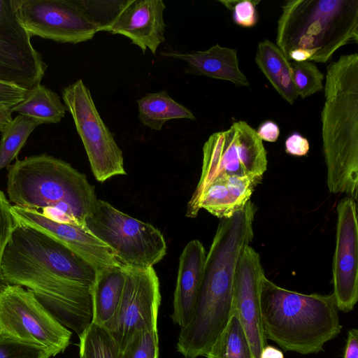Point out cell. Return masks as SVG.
<instances>
[{
  "instance_id": "obj_30",
  "label": "cell",
  "mask_w": 358,
  "mask_h": 358,
  "mask_svg": "<svg viewBox=\"0 0 358 358\" xmlns=\"http://www.w3.org/2000/svg\"><path fill=\"white\" fill-rule=\"evenodd\" d=\"M46 350L6 334H0V358H50Z\"/></svg>"
},
{
  "instance_id": "obj_6",
  "label": "cell",
  "mask_w": 358,
  "mask_h": 358,
  "mask_svg": "<svg viewBox=\"0 0 358 358\" xmlns=\"http://www.w3.org/2000/svg\"><path fill=\"white\" fill-rule=\"evenodd\" d=\"M281 8L275 45L286 59L293 50H313L310 62L326 63L358 43V0H289Z\"/></svg>"
},
{
  "instance_id": "obj_12",
  "label": "cell",
  "mask_w": 358,
  "mask_h": 358,
  "mask_svg": "<svg viewBox=\"0 0 358 358\" xmlns=\"http://www.w3.org/2000/svg\"><path fill=\"white\" fill-rule=\"evenodd\" d=\"M125 281L113 330L121 350L131 336L143 330L157 331L161 303L159 281L153 267L124 266Z\"/></svg>"
},
{
  "instance_id": "obj_14",
  "label": "cell",
  "mask_w": 358,
  "mask_h": 358,
  "mask_svg": "<svg viewBox=\"0 0 358 358\" xmlns=\"http://www.w3.org/2000/svg\"><path fill=\"white\" fill-rule=\"evenodd\" d=\"M333 294L338 310L352 311L358 300L357 206L348 197L337 206L336 243L332 264Z\"/></svg>"
},
{
  "instance_id": "obj_35",
  "label": "cell",
  "mask_w": 358,
  "mask_h": 358,
  "mask_svg": "<svg viewBox=\"0 0 358 358\" xmlns=\"http://www.w3.org/2000/svg\"><path fill=\"white\" fill-rule=\"evenodd\" d=\"M256 131L262 141L271 143L275 142L280 135L279 127L275 122L271 120L262 123Z\"/></svg>"
},
{
  "instance_id": "obj_20",
  "label": "cell",
  "mask_w": 358,
  "mask_h": 358,
  "mask_svg": "<svg viewBox=\"0 0 358 358\" xmlns=\"http://www.w3.org/2000/svg\"><path fill=\"white\" fill-rule=\"evenodd\" d=\"M161 54L185 62L187 73L229 81L238 87L250 85L247 77L239 68L236 50L216 44L204 51Z\"/></svg>"
},
{
  "instance_id": "obj_37",
  "label": "cell",
  "mask_w": 358,
  "mask_h": 358,
  "mask_svg": "<svg viewBox=\"0 0 358 358\" xmlns=\"http://www.w3.org/2000/svg\"><path fill=\"white\" fill-rule=\"evenodd\" d=\"M259 358H284V355L279 349L267 345L262 350Z\"/></svg>"
},
{
  "instance_id": "obj_28",
  "label": "cell",
  "mask_w": 358,
  "mask_h": 358,
  "mask_svg": "<svg viewBox=\"0 0 358 358\" xmlns=\"http://www.w3.org/2000/svg\"><path fill=\"white\" fill-rule=\"evenodd\" d=\"M290 63L298 96L304 99L323 89L324 75L315 64L309 61H291Z\"/></svg>"
},
{
  "instance_id": "obj_4",
  "label": "cell",
  "mask_w": 358,
  "mask_h": 358,
  "mask_svg": "<svg viewBox=\"0 0 358 358\" xmlns=\"http://www.w3.org/2000/svg\"><path fill=\"white\" fill-rule=\"evenodd\" d=\"M6 169L10 203L38 211L52 208L85 229L86 217L99 199L84 173L47 153L17 159Z\"/></svg>"
},
{
  "instance_id": "obj_1",
  "label": "cell",
  "mask_w": 358,
  "mask_h": 358,
  "mask_svg": "<svg viewBox=\"0 0 358 358\" xmlns=\"http://www.w3.org/2000/svg\"><path fill=\"white\" fill-rule=\"evenodd\" d=\"M96 275V269L70 249L16 222L1 262L4 285L25 287L78 337L92 320Z\"/></svg>"
},
{
  "instance_id": "obj_9",
  "label": "cell",
  "mask_w": 358,
  "mask_h": 358,
  "mask_svg": "<svg viewBox=\"0 0 358 358\" xmlns=\"http://www.w3.org/2000/svg\"><path fill=\"white\" fill-rule=\"evenodd\" d=\"M16 15L29 34L62 43L91 40L102 31L90 1L13 0Z\"/></svg>"
},
{
  "instance_id": "obj_29",
  "label": "cell",
  "mask_w": 358,
  "mask_h": 358,
  "mask_svg": "<svg viewBox=\"0 0 358 358\" xmlns=\"http://www.w3.org/2000/svg\"><path fill=\"white\" fill-rule=\"evenodd\" d=\"M158 331L143 330L135 333L122 351L123 358H158Z\"/></svg>"
},
{
  "instance_id": "obj_26",
  "label": "cell",
  "mask_w": 358,
  "mask_h": 358,
  "mask_svg": "<svg viewBox=\"0 0 358 358\" xmlns=\"http://www.w3.org/2000/svg\"><path fill=\"white\" fill-rule=\"evenodd\" d=\"M207 358H253L244 329L236 315L230 320L217 338Z\"/></svg>"
},
{
  "instance_id": "obj_38",
  "label": "cell",
  "mask_w": 358,
  "mask_h": 358,
  "mask_svg": "<svg viewBox=\"0 0 358 358\" xmlns=\"http://www.w3.org/2000/svg\"><path fill=\"white\" fill-rule=\"evenodd\" d=\"M6 120V112L0 109V129L2 128V127L4 125Z\"/></svg>"
},
{
  "instance_id": "obj_17",
  "label": "cell",
  "mask_w": 358,
  "mask_h": 358,
  "mask_svg": "<svg viewBox=\"0 0 358 358\" xmlns=\"http://www.w3.org/2000/svg\"><path fill=\"white\" fill-rule=\"evenodd\" d=\"M11 213L15 221L34 228L62 243L97 271L121 264L110 249L87 229L52 221L40 211L24 209L12 205Z\"/></svg>"
},
{
  "instance_id": "obj_8",
  "label": "cell",
  "mask_w": 358,
  "mask_h": 358,
  "mask_svg": "<svg viewBox=\"0 0 358 358\" xmlns=\"http://www.w3.org/2000/svg\"><path fill=\"white\" fill-rule=\"evenodd\" d=\"M267 152L257 131L245 121L212 134L203 147L199 183L187 203L190 208L203 189L222 176L262 178L267 168Z\"/></svg>"
},
{
  "instance_id": "obj_16",
  "label": "cell",
  "mask_w": 358,
  "mask_h": 358,
  "mask_svg": "<svg viewBox=\"0 0 358 358\" xmlns=\"http://www.w3.org/2000/svg\"><path fill=\"white\" fill-rule=\"evenodd\" d=\"M162 0L119 1L117 8L103 31L129 38L143 52L148 49L155 55L165 41Z\"/></svg>"
},
{
  "instance_id": "obj_31",
  "label": "cell",
  "mask_w": 358,
  "mask_h": 358,
  "mask_svg": "<svg viewBox=\"0 0 358 358\" xmlns=\"http://www.w3.org/2000/svg\"><path fill=\"white\" fill-rule=\"evenodd\" d=\"M11 208L12 204L0 190V289L5 286L1 276V262L6 245L16 224Z\"/></svg>"
},
{
  "instance_id": "obj_23",
  "label": "cell",
  "mask_w": 358,
  "mask_h": 358,
  "mask_svg": "<svg viewBox=\"0 0 358 358\" xmlns=\"http://www.w3.org/2000/svg\"><path fill=\"white\" fill-rule=\"evenodd\" d=\"M138 118L150 129L160 131L173 119L196 120L192 112L173 99L165 91L148 94L137 101Z\"/></svg>"
},
{
  "instance_id": "obj_25",
  "label": "cell",
  "mask_w": 358,
  "mask_h": 358,
  "mask_svg": "<svg viewBox=\"0 0 358 358\" xmlns=\"http://www.w3.org/2000/svg\"><path fill=\"white\" fill-rule=\"evenodd\" d=\"M41 124L32 118L18 115L3 129L0 140V171L17 158L31 132Z\"/></svg>"
},
{
  "instance_id": "obj_11",
  "label": "cell",
  "mask_w": 358,
  "mask_h": 358,
  "mask_svg": "<svg viewBox=\"0 0 358 358\" xmlns=\"http://www.w3.org/2000/svg\"><path fill=\"white\" fill-rule=\"evenodd\" d=\"M62 96L74 121L95 178L102 182L113 176L127 174L122 152L102 120L83 81L79 79L63 88Z\"/></svg>"
},
{
  "instance_id": "obj_7",
  "label": "cell",
  "mask_w": 358,
  "mask_h": 358,
  "mask_svg": "<svg viewBox=\"0 0 358 358\" xmlns=\"http://www.w3.org/2000/svg\"><path fill=\"white\" fill-rule=\"evenodd\" d=\"M85 227L106 245L123 266L153 267L166 253V243L159 229L101 199L86 217Z\"/></svg>"
},
{
  "instance_id": "obj_5",
  "label": "cell",
  "mask_w": 358,
  "mask_h": 358,
  "mask_svg": "<svg viewBox=\"0 0 358 358\" xmlns=\"http://www.w3.org/2000/svg\"><path fill=\"white\" fill-rule=\"evenodd\" d=\"M257 210L250 200L231 217L222 219L206 254L203 278L192 315L196 326L210 331L224 328L232 315V293L237 264L250 245Z\"/></svg>"
},
{
  "instance_id": "obj_2",
  "label": "cell",
  "mask_w": 358,
  "mask_h": 358,
  "mask_svg": "<svg viewBox=\"0 0 358 358\" xmlns=\"http://www.w3.org/2000/svg\"><path fill=\"white\" fill-rule=\"evenodd\" d=\"M321 112L329 190L355 201L358 192V54L343 55L327 68Z\"/></svg>"
},
{
  "instance_id": "obj_22",
  "label": "cell",
  "mask_w": 358,
  "mask_h": 358,
  "mask_svg": "<svg viewBox=\"0 0 358 358\" xmlns=\"http://www.w3.org/2000/svg\"><path fill=\"white\" fill-rule=\"evenodd\" d=\"M255 62L276 92L292 105L299 97L288 61L275 44L268 39L257 45Z\"/></svg>"
},
{
  "instance_id": "obj_34",
  "label": "cell",
  "mask_w": 358,
  "mask_h": 358,
  "mask_svg": "<svg viewBox=\"0 0 358 358\" xmlns=\"http://www.w3.org/2000/svg\"><path fill=\"white\" fill-rule=\"evenodd\" d=\"M285 152L294 156H305L309 151L310 145L307 138L299 133H293L285 142Z\"/></svg>"
},
{
  "instance_id": "obj_19",
  "label": "cell",
  "mask_w": 358,
  "mask_h": 358,
  "mask_svg": "<svg viewBox=\"0 0 358 358\" xmlns=\"http://www.w3.org/2000/svg\"><path fill=\"white\" fill-rule=\"evenodd\" d=\"M206 257V250L196 239L190 241L180 256L171 317L180 328L189 322L192 315L203 278Z\"/></svg>"
},
{
  "instance_id": "obj_36",
  "label": "cell",
  "mask_w": 358,
  "mask_h": 358,
  "mask_svg": "<svg viewBox=\"0 0 358 358\" xmlns=\"http://www.w3.org/2000/svg\"><path fill=\"white\" fill-rule=\"evenodd\" d=\"M343 358H358V330H348Z\"/></svg>"
},
{
  "instance_id": "obj_3",
  "label": "cell",
  "mask_w": 358,
  "mask_h": 358,
  "mask_svg": "<svg viewBox=\"0 0 358 358\" xmlns=\"http://www.w3.org/2000/svg\"><path fill=\"white\" fill-rule=\"evenodd\" d=\"M264 334L285 351L317 354L341 332L333 293L305 294L284 289L264 276L260 292Z\"/></svg>"
},
{
  "instance_id": "obj_27",
  "label": "cell",
  "mask_w": 358,
  "mask_h": 358,
  "mask_svg": "<svg viewBox=\"0 0 358 358\" xmlns=\"http://www.w3.org/2000/svg\"><path fill=\"white\" fill-rule=\"evenodd\" d=\"M79 339V358H123L122 351L110 332L94 322Z\"/></svg>"
},
{
  "instance_id": "obj_13",
  "label": "cell",
  "mask_w": 358,
  "mask_h": 358,
  "mask_svg": "<svg viewBox=\"0 0 358 358\" xmlns=\"http://www.w3.org/2000/svg\"><path fill=\"white\" fill-rule=\"evenodd\" d=\"M31 36L17 17L13 0H0V81L30 90L47 69Z\"/></svg>"
},
{
  "instance_id": "obj_24",
  "label": "cell",
  "mask_w": 358,
  "mask_h": 358,
  "mask_svg": "<svg viewBox=\"0 0 358 358\" xmlns=\"http://www.w3.org/2000/svg\"><path fill=\"white\" fill-rule=\"evenodd\" d=\"M66 110L59 95L41 83L30 89L25 99L11 109L12 113L36 120L41 124L59 123Z\"/></svg>"
},
{
  "instance_id": "obj_15",
  "label": "cell",
  "mask_w": 358,
  "mask_h": 358,
  "mask_svg": "<svg viewBox=\"0 0 358 358\" xmlns=\"http://www.w3.org/2000/svg\"><path fill=\"white\" fill-rule=\"evenodd\" d=\"M264 271L260 257L250 245L247 246L236 269L232 293V314L238 317L248 339L253 358H259L267 345L264 334L260 292Z\"/></svg>"
},
{
  "instance_id": "obj_33",
  "label": "cell",
  "mask_w": 358,
  "mask_h": 358,
  "mask_svg": "<svg viewBox=\"0 0 358 358\" xmlns=\"http://www.w3.org/2000/svg\"><path fill=\"white\" fill-rule=\"evenodd\" d=\"M29 90L0 81V109H10L22 101Z\"/></svg>"
},
{
  "instance_id": "obj_10",
  "label": "cell",
  "mask_w": 358,
  "mask_h": 358,
  "mask_svg": "<svg viewBox=\"0 0 358 358\" xmlns=\"http://www.w3.org/2000/svg\"><path fill=\"white\" fill-rule=\"evenodd\" d=\"M0 334L38 345L52 357L66 349L72 335L31 292L15 285L0 289Z\"/></svg>"
},
{
  "instance_id": "obj_18",
  "label": "cell",
  "mask_w": 358,
  "mask_h": 358,
  "mask_svg": "<svg viewBox=\"0 0 358 358\" xmlns=\"http://www.w3.org/2000/svg\"><path fill=\"white\" fill-rule=\"evenodd\" d=\"M262 179L248 176H220L203 189L193 206L187 208L186 216L195 217L203 208L218 218H229L245 207Z\"/></svg>"
},
{
  "instance_id": "obj_21",
  "label": "cell",
  "mask_w": 358,
  "mask_h": 358,
  "mask_svg": "<svg viewBox=\"0 0 358 358\" xmlns=\"http://www.w3.org/2000/svg\"><path fill=\"white\" fill-rule=\"evenodd\" d=\"M125 281L124 266L113 265L96 272L92 287V322L110 332L115 324Z\"/></svg>"
},
{
  "instance_id": "obj_32",
  "label": "cell",
  "mask_w": 358,
  "mask_h": 358,
  "mask_svg": "<svg viewBox=\"0 0 358 358\" xmlns=\"http://www.w3.org/2000/svg\"><path fill=\"white\" fill-rule=\"evenodd\" d=\"M225 7L232 11L234 22L243 27H254L258 20L255 6L259 1H220Z\"/></svg>"
}]
</instances>
